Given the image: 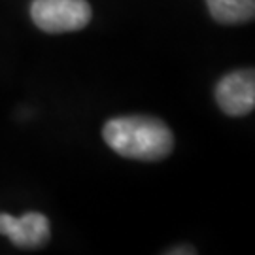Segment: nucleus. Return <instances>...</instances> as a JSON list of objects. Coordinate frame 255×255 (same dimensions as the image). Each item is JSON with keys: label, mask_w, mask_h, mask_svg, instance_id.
<instances>
[{"label": "nucleus", "mask_w": 255, "mask_h": 255, "mask_svg": "<svg viewBox=\"0 0 255 255\" xmlns=\"http://www.w3.org/2000/svg\"><path fill=\"white\" fill-rule=\"evenodd\" d=\"M102 136L116 153L138 161L164 159L174 147L170 128L161 119L146 116L112 119L104 125Z\"/></svg>", "instance_id": "nucleus-1"}, {"label": "nucleus", "mask_w": 255, "mask_h": 255, "mask_svg": "<svg viewBox=\"0 0 255 255\" xmlns=\"http://www.w3.org/2000/svg\"><path fill=\"white\" fill-rule=\"evenodd\" d=\"M30 17L44 32H72L87 27L91 21V6L87 0H34Z\"/></svg>", "instance_id": "nucleus-2"}, {"label": "nucleus", "mask_w": 255, "mask_h": 255, "mask_svg": "<svg viewBox=\"0 0 255 255\" xmlns=\"http://www.w3.org/2000/svg\"><path fill=\"white\" fill-rule=\"evenodd\" d=\"M216 101L227 116H246L255 106L254 70H237L221 78L216 87Z\"/></svg>", "instance_id": "nucleus-3"}, {"label": "nucleus", "mask_w": 255, "mask_h": 255, "mask_svg": "<svg viewBox=\"0 0 255 255\" xmlns=\"http://www.w3.org/2000/svg\"><path fill=\"white\" fill-rule=\"evenodd\" d=\"M49 221L46 216L28 212L21 218L0 214V235L8 237L19 248H40L49 240Z\"/></svg>", "instance_id": "nucleus-4"}, {"label": "nucleus", "mask_w": 255, "mask_h": 255, "mask_svg": "<svg viewBox=\"0 0 255 255\" xmlns=\"http://www.w3.org/2000/svg\"><path fill=\"white\" fill-rule=\"evenodd\" d=\"M210 15L223 25L248 23L255 15V0H206Z\"/></svg>", "instance_id": "nucleus-5"}]
</instances>
